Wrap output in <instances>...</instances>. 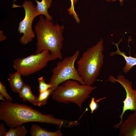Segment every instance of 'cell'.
Returning <instances> with one entry per match:
<instances>
[{"instance_id":"1","label":"cell","mask_w":136,"mask_h":136,"mask_svg":"<svg viewBox=\"0 0 136 136\" xmlns=\"http://www.w3.org/2000/svg\"><path fill=\"white\" fill-rule=\"evenodd\" d=\"M3 101L0 105V120L10 128H15L30 122L50 124L69 128L71 121L56 118L50 114L45 115L25 104Z\"/></svg>"},{"instance_id":"2","label":"cell","mask_w":136,"mask_h":136,"mask_svg":"<svg viewBox=\"0 0 136 136\" xmlns=\"http://www.w3.org/2000/svg\"><path fill=\"white\" fill-rule=\"evenodd\" d=\"M40 15L35 27L37 39L35 54L48 50L51 54V61L62 60L61 50L64 40L62 33L64 26L58 24L54 25L51 21Z\"/></svg>"},{"instance_id":"3","label":"cell","mask_w":136,"mask_h":136,"mask_svg":"<svg viewBox=\"0 0 136 136\" xmlns=\"http://www.w3.org/2000/svg\"><path fill=\"white\" fill-rule=\"evenodd\" d=\"M103 40L88 48L77 62V71L86 84L91 86L96 81L103 66Z\"/></svg>"},{"instance_id":"4","label":"cell","mask_w":136,"mask_h":136,"mask_svg":"<svg viewBox=\"0 0 136 136\" xmlns=\"http://www.w3.org/2000/svg\"><path fill=\"white\" fill-rule=\"evenodd\" d=\"M96 88L86 84H82L73 80H67L57 86L52 93V99L62 103L75 104L81 111L83 103Z\"/></svg>"},{"instance_id":"5","label":"cell","mask_w":136,"mask_h":136,"mask_svg":"<svg viewBox=\"0 0 136 136\" xmlns=\"http://www.w3.org/2000/svg\"><path fill=\"white\" fill-rule=\"evenodd\" d=\"M80 54L78 50L72 56L64 58L57 62L56 66L51 70L52 74L48 83L53 92L59 85L68 80L76 81L82 84H86L75 67V64ZM53 93V92H52Z\"/></svg>"},{"instance_id":"6","label":"cell","mask_w":136,"mask_h":136,"mask_svg":"<svg viewBox=\"0 0 136 136\" xmlns=\"http://www.w3.org/2000/svg\"><path fill=\"white\" fill-rule=\"evenodd\" d=\"M51 54L48 50L13 60V67L22 76H27L39 71L46 67L51 61Z\"/></svg>"},{"instance_id":"7","label":"cell","mask_w":136,"mask_h":136,"mask_svg":"<svg viewBox=\"0 0 136 136\" xmlns=\"http://www.w3.org/2000/svg\"><path fill=\"white\" fill-rule=\"evenodd\" d=\"M21 7L25 10V16L23 19L19 23L18 30L19 33L23 34L20 39L21 44L26 45L31 42L35 37L32 24L35 18L39 14L36 7L30 1H25L21 6L14 3L12 6L13 8Z\"/></svg>"},{"instance_id":"8","label":"cell","mask_w":136,"mask_h":136,"mask_svg":"<svg viewBox=\"0 0 136 136\" xmlns=\"http://www.w3.org/2000/svg\"><path fill=\"white\" fill-rule=\"evenodd\" d=\"M116 78V79L111 75L107 81L112 83L117 82L119 83L124 88L126 92V98L123 101V105L122 112L119 117L120 118V120L113 127V128L118 129L123 121V117L126 111L130 110L136 111V89H133L132 82L126 79L124 76L120 75Z\"/></svg>"},{"instance_id":"9","label":"cell","mask_w":136,"mask_h":136,"mask_svg":"<svg viewBox=\"0 0 136 136\" xmlns=\"http://www.w3.org/2000/svg\"><path fill=\"white\" fill-rule=\"evenodd\" d=\"M119 128V136H136V111L129 115Z\"/></svg>"},{"instance_id":"10","label":"cell","mask_w":136,"mask_h":136,"mask_svg":"<svg viewBox=\"0 0 136 136\" xmlns=\"http://www.w3.org/2000/svg\"><path fill=\"white\" fill-rule=\"evenodd\" d=\"M122 41L121 38L119 42L117 43H115L112 42V44L115 45L117 47V50L115 52H112L110 53L111 56H113L115 55L118 54L121 55L124 58L126 61V64L122 68L123 71L125 73L128 72L134 66L136 65V57H133L130 55L128 56L126 55L124 52H121L119 48V43Z\"/></svg>"},{"instance_id":"11","label":"cell","mask_w":136,"mask_h":136,"mask_svg":"<svg viewBox=\"0 0 136 136\" xmlns=\"http://www.w3.org/2000/svg\"><path fill=\"white\" fill-rule=\"evenodd\" d=\"M21 75L20 73L17 71L14 73L9 74L8 80L11 88L15 93H18L25 84L22 79Z\"/></svg>"},{"instance_id":"12","label":"cell","mask_w":136,"mask_h":136,"mask_svg":"<svg viewBox=\"0 0 136 136\" xmlns=\"http://www.w3.org/2000/svg\"><path fill=\"white\" fill-rule=\"evenodd\" d=\"M30 133L31 136H61L62 134L60 129L54 132L48 131L38 125H32Z\"/></svg>"},{"instance_id":"13","label":"cell","mask_w":136,"mask_h":136,"mask_svg":"<svg viewBox=\"0 0 136 136\" xmlns=\"http://www.w3.org/2000/svg\"><path fill=\"white\" fill-rule=\"evenodd\" d=\"M37 4V11L39 15H43L46 16V19L49 21L53 19L48 12V10L50 7L52 3V0H42L41 2L35 0Z\"/></svg>"},{"instance_id":"14","label":"cell","mask_w":136,"mask_h":136,"mask_svg":"<svg viewBox=\"0 0 136 136\" xmlns=\"http://www.w3.org/2000/svg\"><path fill=\"white\" fill-rule=\"evenodd\" d=\"M18 93L24 101H28L34 106L37 105V97L33 94L30 87L27 84H25Z\"/></svg>"},{"instance_id":"15","label":"cell","mask_w":136,"mask_h":136,"mask_svg":"<svg viewBox=\"0 0 136 136\" xmlns=\"http://www.w3.org/2000/svg\"><path fill=\"white\" fill-rule=\"evenodd\" d=\"M15 128H10L5 136H25L28 133V130L24 126L21 125Z\"/></svg>"},{"instance_id":"16","label":"cell","mask_w":136,"mask_h":136,"mask_svg":"<svg viewBox=\"0 0 136 136\" xmlns=\"http://www.w3.org/2000/svg\"><path fill=\"white\" fill-rule=\"evenodd\" d=\"M52 92V90L50 88L46 91L39 93L37 98V105L41 107L46 105L48 99Z\"/></svg>"},{"instance_id":"17","label":"cell","mask_w":136,"mask_h":136,"mask_svg":"<svg viewBox=\"0 0 136 136\" xmlns=\"http://www.w3.org/2000/svg\"><path fill=\"white\" fill-rule=\"evenodd\" d=\"M38 81L39 83L38 88L39 93L46 91L52 87L51 85L46 82L43 77L39 78Z\"/></svg>"},{"instance_id":"18","label":"cell","mask_w":136,"mask_h":136,"mask_svg":"<svg viewBox=\"0 0 136 136\" xmlns=\"http://www.w3.org/2000/svg\"><path fill=\"white\" fill-rule=\"evenodd\" d=\"M78 0H70L71 3V6L70 8L67 9V10L69 14L70 15L73 16L76 22L78 23H79L80 22V20L75 11L74 6V4H76Z\"/></svg>"},{"instance_id":"19","label":"cell","mask_w":136,"mask_h":136,"mask_svg":"<svg viewBox=\"0 0 136 136\" xmlns=\"http://www.w3.org/2000/svg\"><path fill=\"white\" fill-rule=\"evenodd\" d=\"M0 93L6 98V100L12 101V97L8 94L7 91L6 87L0 82Z\"/></svg>"},{"instance_id":"20","label":"cell","mask_w":136,"mask_h":136,"mask_svg":"<svg viewBox=\"0 0 136 136\" xmlns=\"http://www.w3.org/2000/svg\"><path fill=\"white\" fill-rule=\"evenodd\" d=\"M97 102V101H95L94 97L92 98L89 104V107L92 114L94 111L97 110L98 108V104Z\"/></svg>"},{"instance_id":"21","label":"cell","mask_w":136,"mask_h":136,"mask_svg":"<svg viewBox=\"0 0 136 136\" xmlns=\"http://www.w3.org/2000/svg\"><path fill=\"white\" fill-rule=\"evenodd\" d=\"M7 129L5 125L2 123H0V136H5L7 132Z\"/></svg>"},{"instance_id":"22","label":"cell","mask_w":136,"mask_h":136,"mask_svg":"<svg viewBox=\"0 0 136 136\" xmlns=\"http://www.w3.org/2000/svg\"><path fill=\"white\" fill-rule=\"evenodd\" d=\"M7 39L6 37L3 33V31L2 30L0 31V41H3Z\"/></svg>"},{"instance_id":"23","label":"cell","mask_w":136,"mask_h":136,"mask_svg":"<svg viewBox=\"0 0 136 136\" xmlns=\"http://www.w3.org/2000/svg\"><path fill=\"white\" fill-rule=\"evenodd\" d=\"M118 0L120 1V5L121 6L123 5V2L124 0H106L107 2H115L116 1Z\"/></svg>"},{"instance_id":"24","label":"cell","mask_w":136,"mask_h":136,"mask_svg":"<svg viewBox=\"0 0 136 136\" xmlns=\"http://www.w3.org/2000/svg\"><path fill=\"white\" fill-rule=\"evenodd\" d=\"M4 96L1 94H0V99L1 100H2V101H5L6 100L4 98Z\"/></svg>"},{"instance_id":"25","label":"cell","mask_w":136,"mask_h":136,"mask_svg":"<svg viewBox=\"0 0 136 136\" xmlns=\"http://www.w3.org/2000/svg\"><path fill=\"white\" fill-rule=\"evenodd\" d=\"M16 0H14V1H13V2L14 3L16 1Z\"/></svg>"}]
</instances>
